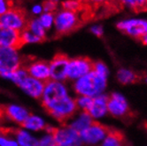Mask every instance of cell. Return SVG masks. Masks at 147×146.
<instances>
[{
  "label": "cell",
  "mask_w": 147,
  "mask_h": 146,
  "mask_svg": "<svg viewBox=\"0 0 147 146\" xmlns=\"http://www.w3.org/2000/svg\"><path fill=\"white\" fill-rule=\"evenodd\" d=\"M107 86V77H104L94 71L75 81L74 91L77 96L95 98L99 96Z\"/></svg>",
  "instance_id": "6da1fadb"
},
{
  "label": "cell",
  "mask_w": 147,
  "mask_h": 146,
  "mask_svg": "<svg viewBox=\"0 0 147 146\" xmlns=\"http://www.w3.org/2000/svg\"><path fill=\"white\" fill-rule=\"evenodd\" d=\"M45 110L61 125H66L76 114L78 108L76 98L67 96V98L52 104Z\"/></svg>",
  "instance_id": "7a4b0ae2"
},
{
  "label": "cell",
  "mask_w": 147,
  "mask_h": 146,
  "mask_svg": "<svg viewBox=\"0 0 147 146\" xmlns=\"http://www.w3.org/2000/svg\"><path fill=\"white\" fill-rule=\"evenodd\" d=\"M107 112L113 117L124 121L132 120L135 118V113L130 109L127 100L119 93H112L107 97Z\"/></svg>",
  "instance_id": "3957f363"
},
{
  "label": "cell",
  "mask_w": 147,
  "mask_h": 146,
  "mask_svg": "<svg viewBox=\"0 0 147 146\" xmlns=\"http://www.w3.org/2000/svg\"><path fill=\"white\" fill-rule=\"evenodd\" d=\"M69 96L68 89L63 81L49 80L45 82V89L40 100L42 106L45 109L63 98Z\"/></svg>",
  "instance_id": "277c9868"
},
{
  "label": "cell",
  "mask_w": 147,
  "mask_h": 146,
  "mask_svg": "<svg viewBox=\"0 0 147 146\" xmlns=\"http://www.w3.org/2000/svg\"><path fill=\"white\" fill-rule=\"evenodd\" d=\"M80 18L77 13L62 9L55 13L54 28L57 34L66 35L75 30L80 25Z\"/></svg>",
  "instance_id": "5b68a950"
},
{
  "label": "cell",
  "mask_w": 147,
  "mask_h": 146,
  "mask_svg": "<svg viewBox=\"0 0 147 146\" xmlns=\"http://www.w3.org/2000/svg\"><path fill=\"white\" fill-rule=\"evenodd\" d=\"M23 66L18 49L0 48V76L5 77L10 72L15 71Z\"/></svg>",
  "instance_id": "8992f818"
},
{
  "label": "cell",
  "mask_w": 147,
  "mask_h": 146,
  "mask_svg": "<svg viewBox=\"0 0 147 146\" xmlns=\"http://www.w3.org/2000/svg\"><path fill=\"white\" fill-rule=\"evenodd\" d=\"M57 145L59 146H81L82 143L81 135L68 125H61L60 127H51Z\"/></svg>",
  "instance_id": "52a82bcc"
},
{
  "label": "cell",
  "mask_w": 147,
  "mask_h": 146,
  "mask_svg": "<svg viewBox=\"0 0 147 146\" xmlns=\"http://www.w3.org/2000/svg\"><path fill=\"white\" fill-rule=\"evenodd\" d=\"M117 28L126 35L141 39L147 34V20L141 18L126 19L117 23Z\"/></svg>",
  "instance_id": "ba28073f"
},
{
  "label": "cell",
  "mask_w": 147,
  "mask_h": 146,
  "mask_svg": "<svg viewBox=\"0 0 147 146\" xmlns=\"http://www.w3.org/2000/svg\"><path fill=\"white\" fill-rule=\"evenodd\" d=\"M111 128L94 120L90 127L80 134L82 142L86 144H96L106 138Z\"/></svg>",
  "instance_id": "9c48e42d"
},
{
  "label": "cell",
  "mask_w": 147,
  "mask_h": 146,
  "mask_svg": "<svg viewBox=\"0 0 147 146\" xmlns=\"http://www.w3.org/2000/svg\"><path fill=\"white\" fill-rule=\"evenodd\" d=\"M0 24L22 32L27 27L28 20L22 9L11 8L5 13L0 16Z\"/></svg>",
  "instance_id": "30bf717a"
},
{
  "label": "cell",
  "mask_w": 147,
  "mask_h": 146,
  "mask_svg": "<svg viewBox=\"0 0 147 146\" xmlns=\"http://www.w3.org/2000/svg\"><path fill=\"white\" fill-rule=\"evenodd\" d=\"M93 69V61L89 58L79 57L71 59L67 67V79L76 81L86 75Z\"/></svg>",
  "instance_id": "8fae6325"
},
{
  "label": "cell",
  "mask_w": 147,
  "mask_h": 146,
  "mask_svg": "<svg viewBox=\"0 0 147 146\" xmlns=\"http://www.w3.org/2000/svg\"><path fill=\"white\" fill-rule=\"evenodd\" d=\"M70 59L65 54H57L49 62L51 80L63 81L67 79V67Z\"/></svg>",
  "instance_id": "7c38bea8"
},
{
  "label": "cell",
  "mask_w": 147,
  "mask_h": 146,
  "mask_svg": "<svg viewBox=\"0 0 147 146\" xmlns=\"http://www.w3.org/2000/svg\"><path fill=\"white\" fill-rule=\"evenodd\" d=\"M23 66L26 67L29 76L45 82L51 80L50 67L48 62L44 60H33Z\"/></svg>",
  "instance_id": "4fadbf2b"
},
{
  "label": "cell",
  "mask_w": 147,
  "mask_h": 146,
  "mask_svg": "<svg viewBox=\"0 0 147 146\" xmlns=\"http://www.w3.org/2000/svg\"><path fill=\"white\" fill-rule=\"evenodd\" d=\"M22 46L20 32L0 24V48H16Z\"/></svg>",
  "instance_id": "5bb4252c"
},
{
  "label": "cell",
  "mask_w": 147,
  "mask_h": 146,
  "mask_svg": "<svg viewBox=\"0 0 147 146\" xmlns=\"http://www.w3.org/2000/svg\"><path fill=\"white\" fill-rule=\"evenodd\" d=\"M18 86L28 97L36 99H40L42 95H43L45 82L28 75Z\"/></svg>",
  "instance_id": "9a60e30c"
},
{
  "label": "cell",
  "mask_w": 147,
  "mask_h": 146,
  "mask_svg": "<svg viewBox=\"0 0 147 146\" xmlns=\"http://www.w3.org/2000/svg\"><path fill=\"white\" fill-rule=\"evenodd\" d=\"M5 116L12 120L13 122L22 126L24 121L29 116L30 112L22 106H19L16 104H11L4 107Z\"/></svg>",
  "instance_id": "2e32d148"
},
{
  "label": "cell",
  "mask_w": 147,
  "mask_h": 146,
  "mask_svg": "<svg viewBox=\"0 0 147 146\" xmlns=\"http://www.w3.org/2000/svg\"><path fill=\"white\" fill-rule=\"evenodd\" d=\"M107 112V96L99 95L93 98L91 106L87 113L94 120L104 116Z\"/></svg>",
  "instance_id": "e0dca14e"
},
{
  "label": "cell",
  "mask_w": 147,
  "mask_h": 146,
  "mask_svg": "<svg viewBox=\"0 0 147 146\" xmlns=\"http://www.w3.org/2000/svg\"><path fill=\"white\" fill-rule=\"evenodd\" d=\"M13 137L19 146H38V138L23 128L13 129Z\"/></svg>",
  "instance_id": "ac0fdd59"
},
{
  "label": "cell",
  "mask_w": 147,
  "mask_h": 146,
  "mask_svg": "<svg viewBox=\"0 0 147 146\" xmlns=\"http://www.w3.org/2000/svg\"><path fill=\"white\" fill-rule=\"evenodd\" d=\"M23 129L28 130L29 132H41L45 131L48 129V125L45 119L37 114H29V116L24 121L22 126Z\"/></svg>",
  "instance_id": "d6986e66"
},
{
  "label": "cell",
  "mask_w": 147,
  "mask_h": 146,
  "mask_svg": "<svg viewBox=\"0 0 147 146\" xmlns=\"http://www.w3.org/2000/svg\"><path fill=\"white\" fill-rule=\"evenodd\" d=\"M76 115L68 121V123L67 125H68L70 128H72L76 132L81 134L88 127H90V125L92 123V121L94 120L89 115V113H87L85 112H81V113H79L77 116H76Z\"/></svg>",
  "instance_id": "ffe728a7"
},
{
  "label": "cell",
  "mask_w": 147,
  "mask_h": 146,
  "mask_svg": "<svg viewBox=\"0 0 147 146\" xmlns=\"http://www.w3.org/2000/svg\"><path fill=\"white\" fill-rule=\"evenodd\" d=\"M101 146H128L125 135L114 128H111L101 143Z\"/></svg>",
  "instance_id": "44dd1931"
},
{
  "label": "cell",
  "mask_w": 147,
  "mask_h": 146,
  "mask_svg": "<svg viewBox=\"0 0 147 146\" xmlns=\"http://www.w3.org/2000/svg\"><path fill=\"white\" fill-rule=\"evenodd\" d=\"M144 77L138 72H135L129 69H121L117 73V79L121 84H134V83L140 82Z\"/></svg>",
  "instance_id": "7402d4cb"
},
{
  "label": "cell",
  "mask_w": 147,
  "mask_h": 146,
  "mask_svg": "<svg viewBox=\"0 0 147 146\" xmlns=\"http://www.w3.org/2000/svg\"><path fill=\"white\" fill-rule=\"evenodd\" d=\"M26 28H28L30 32H32L35 36L39 37L42 41H43L46 37V29L42 26L40 22L38 20V18L31 19L28 20V24Z\"/></svg>",
  "instance_id": "603a6c76"
},
{
  "label": "cell",
  "mask_w": 147,
  "mask_h": 146,
  "mask_svg": "<svg viewBox=\"0 0 147 146\" xmlns=\"http://www.w3.org/2000/svg\"><path fill=\"white\" fill-rule=\"evenodd\" d=\"M27 76H28V74L27 72V69L24 66L20 67V68L16 69L15 71L10 72L4 78L11 81L12 82L15 83L16 85H19Z\"/></svg>",
  "instance_id": "cb8c5ba5"
},
{
  "label": "cell",
  "mask_w": 147,
  "mask_h": 146,
  "mask_svg": "<svg viewBox=\"0 0 147 146\" xmlns=\"http://www.w3.org/2000/svg\"><path fill=\"white\" fill-rule=\"evenodd\" d=\"M38 146H57L53 133L51 131V127L44 131V134L38 138Z\"/></svg>",
  "instance_id": "d4e9b609"
},
{
  "label": "cell",
  "mask_w": 147,
  "mask_h": 146,
  "mask_svg": "<svg viewBox=\"0 0 147 146\" xmlns=\"http://www.w3.org/2000/svg\"><path fill=\"white\" fill-rule=\"evenodd\" d=\"M54 20H55V13H52L44 12L38 17V20L42 24V26L46 29V31L51 29L54 27Z\"/></svg>",
  "instance_id": "484cf974"
},
{
  "label": "cell",
  "mask_w": 147,
  "mask_h": 146,
  "mask_svg": "<svg viewBox=\"0 0 147 146\" xmlns=\"http://www.w3.org/2000/svg\"><path fill=\"white\" fill-rule=\"evenodd\" d=\"M20 40H22V44H37L42 42V40L35 36L32 32L28 28H25L20 32Z\"/></svg>",
  "instance_id": "4316f807"
},
{
  "label": "cell",
  "mask_w": 147,
  "mask_h": 146,
  "mask_svg": "<svg viewBox=\"0 0 147 146\" xmlns=\"http://www.w3.org/2000/svg\"><path fill=\"white\" fill-rule=\"evenodd\" d=\"M92 99H93V98L84 97V96H78L76 98V103L78 110H80L82 112H88V111L91 106Z\"/></svg>",
  "instance_id": "83f0119b"
},
{
  "label": "cell",
  "mask_w": 147,
  "mask_h": 146,
  "mask_svg": "<svg viewBox=\"0 0 147 146\" xmlns=\"http://www.w3.org/2000/svg\"><path fill=\"white\" fill-rule=\"evenodd\" d=\"M119 2L121 5L132 9L140 10L147 7V0H119Z\"/></svg>",
  "instance_id": "f1b7e54d"
},
{
  "label": "cell",
  "mask_w": 147,
  "mask_h": 146,
  "mask_svg": "<svg viewBox=\"0 0 147 146\" xmlns=\"http://www.w3.org/2000/svg\"><path fill=\"white\" fill-rule=\"evenodd\" d=\"M62 6L63 9L67 10V11L77 13L82 7V2L78 0H67V1L63 2Z\"/></svg>",
  "instance_id": "f546056e"
},
{
  "label": "cell",
  "mask_w": 147,
  "mask_h": 146,
  "mask_svg": "<svg viewBox=\"0 0 147 146\" xmlns=\"http://www.w3.org/2000/svg\"><path fill=\"white\" fill-rule=\"evenodd\" d=\"M92 71H94L95 73H97V74H98V75H102L104 77L107 78L108 69H107V66L101 61L93 62V69H92Z\"/></svg>",
  "instance_id": "4dcf8cb0"
},
{
  "label": "cell",
  "mask_w": 147,
  "mask_h": 146,
  "mask_svg": "<svg viewBox=\"0 0 147 146\" xmlns=\"http://www.w3.org/2000/svg\"><path fill=\"white\" fill-rule=\"evenodd\" d=\"M0 146H19L13 137H8L3 132H0Z\"/></svg>",
  "instance_id": "1f68e13d"
},
{
  "label": "cell",
  "mask_w": 147,
  "mask_h": 146,
  "mask_svg": "<svg viewBox=\"0 0 147 146\" xmlns=\"http://www.w3.org/2000/svg\"><path fill=\"white\" fill-rule=\"evenodd\" d=\"M12 8L11 0H0V16Z\"/></svg>",
  "instance_id": "d6a6232c"
},
{
  "label": "cell",
  "mask_w": 147,
  "mask_h": 146,
  "mask_svg": "<svg viewBox=\"0 0 147 146\" xmlns=\"http://www.w3.org/2000/svg\"><path fill=\"white\" fill-rule=\"evenodd\" d=\"M43 6H44V12L45 13H54L55 10H56V7H57V4L51 2V1H45L44 4H43Z\"/></svg>",
  "instance_id": "836d02e7"
},
{
  "label": "cell",
  "mask_w": 147,
  "mask_h": 146,
  "mask_svg": "<svg viewBox=\"0 0 147 146\" xmlns=\"http://www.w3.org/2000/svg\"><path fill=\"white\" fill-rule=\"evenodd\" d=\"M31 13L33 15L40 16L44 13V6L41 4H35L32 7H31Z\"/></svg>",
  "instance_id": "e575fe53"
},
{
  "label": "cell",
  "mask_w": 147,
  "mask_h": 146,
  "mask_svg": "<svg viewBox=\"0 0 147 146\" xmlns=\"http://www.w3.org/2000/svg\"><path fill=\"white\" fill-rule=\"evenodd\" d=\"M90 31H91V33H92L93 35H95V36H98V37L101 36L103 35V33H104V29H103L102 26L98 25V24L93 25V26L90 28Z\"/></svg>",
  "instance_id": "d590c367"
},
{
  "label": "cell",
  "mask_w": 147,
  "mask_h": 146,
  "mask_svg": "<svg viewBox=\"0 0 147 146\" xmlns=\"http://www.w3.org/2000/svg\"><path fill=\"white\" fill-rule=\"evenodd\" d=\"M107 1H108V0H90V2H92L94 4H103Z\"/></svg>",
  "instance_id": "8d00e7d4"
},
{
  "label": "cell",
  "mask_w": 147,
  "mask_h": 146,
  "mask_svg": "<svg viewBox=\"0 0 147 146\" xmlns=\"http://www.w3.org/2000/svg\"><path fill=\"white\" fill-rule=\"evenodd\" d=\"M141 41H142V43L145 45H147V34L145 36H144L142 38H141Z\"/></svg>",
  "instance_id": "74e56055"
},
{
  "label": "cell",
  "mask_w": 147,
  "mask_h": 146,
  "mask_svg": "<svg viewBox=\"0 0 147 146\" xmlns=\"http://www.w3.org/2000/svg\"><path fill=\"white\" fill-rule=\"evenodd\" d=\"M5 116V112H4V107H0V120Z\"/></svg>",
  "instance_id": "f35d334b"
},
{
  "label": "cell",
  "mask_w": 147,
  "mask_h": 146,
  "mask_svg": "<svg viewBox=\"0 0 147 146\" xmlns=\"http://www.w3.org/2000/svg\"><path fill=\"white\" fill-rule=\"evenodd\" d=\"M143 126H144V128L145 129V130L147 131V121L144 122V124H143Z\"/></svg>",
  "instance_id": "ab89813d"
},
{
  "label": "cell",
  "mask_w": 147,
  "mask_h": 146,
  "mask_svg": "<svg viewBox=\"0 0 147 146\" xmlns=\"http://www.w3.org/2000/svg\"><path fill=\"white\" fill-rule=\"evenodd\" d=\"M49 1H51V2H53V3L57 4V3L59 2V0H49Z\"/></svg>",
  "instance_id": "60d3db41"
},
{
  "label": "cell",
  "mask_w": 147,
  "mask_h": 146,
  "mask_svg": "<svg viewBox=\"0 0 147 146\" xmlns=\"http://www.w3.org/2000/svg\"><path fill=\"white\" fill-rule=\"evenodd\" d=\"M57 146H59V145H57Z\"/></svg>",
  "instance_id": "b9f144b4"
}]
</instances>
